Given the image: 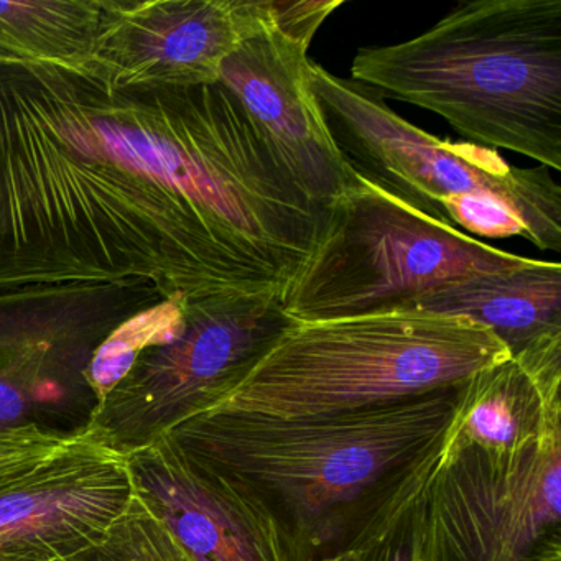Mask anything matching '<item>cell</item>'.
<instances>
[{
  "instance_id": "13",
  "label": "cell",
  "mask_w": 561,
  "mask_h": 561,
  "mask_svg": "<svg viewBox=\"0 0 561 561\" xmlns=\"http://www.w3.org/2000/svg\"><path fill=\"white\" fill-rule=\"evenodd\" d=\"M134 491L195 561H284L271 527L169 436L126 456Z\"/></svg>"
},
{
  "instance_id": "18",
  "label": "cell",
  "mask_w": 561,
  "mask_h": 561,
  "mask_svg": "<svg viewBox=\"0 0 561 561\" xmlns=\"http://www.w3.org/2000/svg\"><path fill=\"white\" fill-rule=\"evenodd\" d=\"M61 561H195L134 491L133 501L110 534Z\"/></svg>"
},
{
  "instance_id": "6",
  "label": "cell",
  "mask_w": 561,
  "mask_h": 561,
  "mask_svg": "<svg viewBox=\"0 0 561 561\" xmlns=\"http://www.w3.org/2000/svg\"><path fill=\"white\" fill-rule=\"evenodd\" d=\"M527 261L416 211L353 170L282 305L300 323L387 313Z\"/></svg>"
},
{
  "instance_id": "9",
  "label": "cell",
  "mask_w": 561,
  "mask_h": 561,
  "mask_svg": "<svg viewBox=\"0 0 561 561\" xmlns=\"http://www.w3.org/2000/svg\"><path fill=\"white\" fill-rule=\"evenodd\" d=\"M419 561H561V432L515 451L443 449L420 499Z\"/></svg>"
},
{
  "instance_id": "12",
  "label": "cell",
  "mask_w": 561,
  "mask_h": 561,
  "mask_svg": "<svg viewBox=\"0 0 561 561\" xmlns=\"http://www.w3.org/2000/svg\"><path fill=\"white\" fill-rule=\"evenodd\" d=\"M308 48L268 28L225 61L219 83L241 101L305 195L328 211L353 170L318 106Z\"/></svg>"
},
{
  "instance_id": "19",
  "label": "cell",
  "mask_w": 561,
  "mask_h": 561,
  "mask_svg": "<svg viewBox=\"0 0 561 561\" xmlns=\"http://www.w3.org/2000/svg\"><path fill=\"white\" fill-rule=\"evenodd\" d=\"M78 438L80 435H60L35 425L0 432V489L37 471Z\"/></svg>"
},
{
  "instance_id": "20",
  "label": "cell",
  "mask_w": 561,
  "mask_h": 561,
  "mask_svg": "<svg viewBox=\"0 0 561 561\" xmlns=\"http://www.w3.org/2000/svg\"><path fill=\"white\" fill-rule=\"evenodd\" d=\"M420 499L379 537L324 561H419Z\"/></svg>"
},
{
  "instance_id": "2",
  "label": "cell",
  "mask_w": 561,
  "mask_h": 561,
  "mask_svg": "<svg viewBox=\"0 0 561 561\" xmlns=\"http://www.w3.org/2000/svg\"><path fill=\"white\" fill-rule=\"evenodd\" d=\"M459 387L294 419L213 409L167 436L264 518L284 561H324L379 537L422 497Z\"/></svg>"
},
{
  "instance_id": "16",
  "label": "cell",
  "mask_w": 561,
  "mask_h": 561,
  "mask_svg": "<svg viewBox=\"0 0 561 561\" xmlns=\"http://www.w3.org/2000/svg\"><path fill=\"white\" fill-rule=\"evenodd\" d=\"M101 0L0 2V64L90 73Z\"/></svg>"
},
{
  "instance_id": "14",
  "label": "cell",
  "mask_w": 561,
  "mask_h": 561,
  "mask_svg": "<svg viewBox=\"0 0 561 561\" xmlns=\"http://www.w3.org/2000/svg\"><path fill=\"white\" fill-rule=\"evenodd\" d=\"M561 333L479 370L459 387L445 448H527L561 432Z\"/></svg>"
},
{
  "instance_id": "15",
  "label": "cell",
  "mask_w": 561,
  "mask_h": 561,
  "mask_svg": "<svg viewBox=\"0 0 561 561\" xmlns=\"http://www.w3.org/2000/svg\"><path fill=\"white\" fill-rule=\"evenodd\" d=\"M413 308L476 321L514 356L561 333V265L528 259L520 267L453 285L422 298Z\"/></svg>"
},
{
  "instance_id": "21",
  "label": "cell",
  "mask_w": 561,
  "mask_h": 561,
  "mask_svg": "<svg viewBox=\"0 0 561 561\" xmlns=\"http://www.w3.org/2000/svg\"><path fill=\"white\" fill-rule=\"evenodd\" d=\"M343 0L331 2H290V0H268L275 31L310 47L320 25L336 11Z\"/></svg>"
},
{
  "instance_id": "8",
  "label": "cell",
  "mask_w": 561,
  "mask_h": 561,
  "mask_svg": "<svg viewBox=\"0 0 561 561\" xmlns=\"http://www.w3.org/2000/svg\"><path fill=\"white\" fill-rule=\"evenodd\" d=\"M162 300L140 282L0 287V432H84L98 409L87 380L94 353L127 318Z\"/></svg>"
},
{
  "instance_id": "10",
  "label": "cell",
  "mask_w": 561,
  "mask_h": 561,
  "mask_svg": "<svg viewBox=\"0 0 561 561\" xmlns=\"http://www.w3.org/2000/svg\"><path fill=\"white\" fill-rule=\"evenodd\" d=\"M268 28V0H101L88 75L110 90L216 84L225 61Z\"/></svg>"
},
{
  "instance_id": "17",
  "label": "cell",
  "mask_w": 561,
  "mask_h": 561,
  "mask_svg": "<svg viewBox=\"0 0 561 561\" xmlns=\"http://www.w3.org/2000/svg\"><path fill=\"white\" fill-rule=\"evenodd\" d=\"M183 298H165L121 323L98 347L87 370V380L98 407L127 376L147 347L172 340L185 321Z\"/></svg>"
},
{
  "instance_id": "11",
  "label": "cell",
  "mask_w": 561,
  "mask_h": 561,
  "mask_svg": "<svg viewBox=\"0 0 561 561\" xmlns=\"http://www.w3.org/2000/svg\"><path fill=\"white\" fill-rule=\"evenodd\" d=\"M133 497L126 456L84 430L57 458L0 489V558L67 560L103 540Z\"/></svg>"
},
{
  "instance_id": "5",
  "label": "cell",
  "mask_w": 561,
  "mask_h": 561,
  "mask_svg": "<svg viewBox=\"0 0 561 561\" xmlns=\"http://www.w3.org/2000/svg\"><path fill=\"white\" fill-rule=\"evenodd\" d=\"M311 87L347 165L416 211L471 238H524L561 251V186L548 167L518 169L495 150L423 133L386 98L311 61Z\"/></svg>"
},
{
  "instance_id": "4",
  "label": "cell",
  "mask_w": 561,
  "mask_h": 561,
  "mask_svg": "<svg viewBox=\"0 0 561 561\" xmlns=\"http://www.w3.org/2000/svg\"><path fill=\"white\" fill-rule=\"evenodd\" d=\"M508 357L482 324L419 308L294 321L216 409L278 419L353 412L461 386Z\"/></svg>"
},
{
  "instance_id": "22",
  "label": "cell",
  "mask_w": 561,
  "mask_h": 561,
  "mask_svg": "<svg viewBox=\"0 0 561 561\" xmlns=\"http://www.w3.org/2000/svg\"><path fill=\"white\" fill-rule=\"evenodd\" d=\"M0 561H9V560H4V558H0Z\"/></svg>"
},
{
  "instance_id": "3",
  "label": "cell",
  "mask_w": 561,
  "mask_h": 561,
  "mask_svg": "<svg viewBox=\"0 0 561 561\" xmlns=\"http://www.w3.org/2000/svg\"><path fill=\"white\" fill-rule=\"evenodd\" d=\"M351 77L561 170V0L465 2L412 41L360 48Z\"/></svg>"
},
{
  "instance_id": "1",
  "label": "cell",
  "mask_w": 561,
  "mask_h": 561,
  "mask_svg": "<svg viewBox=\"0 0 561 561\" xmlns=\"http://www.w3.org/2000/svg\"><path fill=\"white\" fill-rule=\"evenodd\" d=\"M324 222L222 83L110 90L0 64V287L282 298Z\"/></svg>"
},
{
  "instance_id": "7",
  "label": "cell",
  "mask_w": 561,
  "mask_h": 561,
  "mask_svg": "<svg viewBox=\"0 0 561 561\" xmlns=\"http://www.w3.org/2000/svg\"><path fill=\"white\" fill-rule=\"evenodd\" d=\"M291 323L272 295L185 301L182 330L137 357L87 432L121 456L150 445L225 402Z\"/></svg>"
}]
</instances>
